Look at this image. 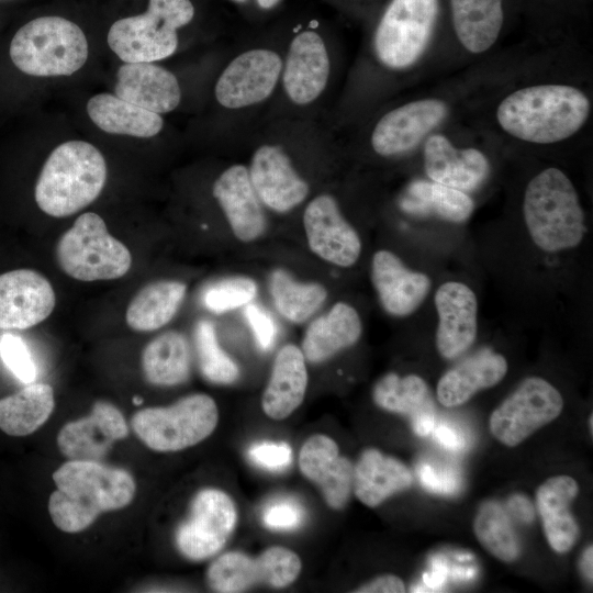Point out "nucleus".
<instances>
[{
	"mask_svg": "<svg viewBox=\"0 0 593 593\" xmlns=\"http://www.w3.org/2000/svg\"><path fill=\"white\" fill-rule=\"evenodd\" d=\"M325 121L300 118L265 120L244 148L251 184L267 211L288 214L316 193L310 163H325L339 149Z\"/></svg>",
	"mask_w": 593,
	"mask_h": 593,
	"instance_id": "f257e3e1",
	"label": "nucleus"
},
{
	"mask_svg": "<svg viewBox=\"0 0 593 593\" xmlns=\"http://www.w3.org/2000/svg\"><path fill=\"white\" fill-rule=\"evenodd\" d=\"M286 33L235 46L223 58L212 83L217 136L233 148L245 147L266 120L276 98Z\"/></svg>",
	"mask_w": 593,
	"mask_h": 593,
	"instance_id": "f03ea898",
	"label": "nucleus"
},
{
	"mask_svg": "<svg viewBox=\"0 0 593 593\" xmlns=\"http://www.w3.org/2000/svg\"><path fill=\"white\" fill-rule=\"evenodd\" d=\"M342 47L317 21L286 32L278 91L267 114L272 118L327 120L339 96Z\"/></svg>",
	"mask_w": 593,
	"mask_h": 593,
	"instance_id": "7ed1b4c3",
	"label": "nucleus"
},
{
	"mask_svg": "<svg viewBox=\"0 0 593 593\" xmlns=\"http://www.w3.org/2000/svg\"><path fill=\"white\" fill-rule=\"evenodd\" d=\"M591 101L581 89L563 83L519 88L499 103L500 127L510 136L533 144H553L577 134L586 123Z\"/></svg>",
	"mask_w": 593,
	"mask_h": 593,
	"instance_id": "20e7f679",
	"label": "nucleus"
},
{
	"mask_svg": "<svg viewBox=\"0 0 593 593\" xmlns=\"http://www.w3.org/2000/svg\"><path fill=\"white\" fill-rule=\"evenodd\" d=\"M56 490L48 500L55 526L65 533L88 528L104 512L125 507L135 494L133 477L97 461L68 460L53 474Z\"/></svg>",
	"mask_w": 593,
	"mask_h": 593,
	"instance_id": "39448f33",
	"label": "nucleus"
},
{
	"mask_svg": "<svg viewBox=\"0 0 593 593\" xmlns=\"http://www.w3.org/2000/svg\"><path fill=\"white\" fill-rule=\"evenodd\" d=\"M101 152L85 141H68L49 154L35 184V202L53 217L72 215L91 204L107 181Z\"/></svg>",
	"mask_w": 593,
	"mask_h": 593,
	"instance_id": "423d86ee",
	"label": "nucleus"
},
{
	"mask_svg": "<svg viewBox=\"0 0 593 593\" xmlns=\"http://www.w3.org/2000/svg\"><path fill=\"white\" fill-rule=\"evenodd\" d=\"M523 213L534 244L553 253L578 246L584 236V212L578 192L560 169L537 174L524 193Z\"/></svg>",
	"mask_w": 593,
	"mask_h": 593,
	"instance_id": "0eeeda50",
	"label": "nucleus"
},
{
	"mask_svg": "<svg viewBox=\"0 0 593 593\" xmlns=\"http://www.w3.org/2000/svg\"><path fill=\"white\" fill-rule=\"evenodd\" d=\"M10 58L22 72L35 77L70 76L87 61L88 41L72 21L47 15L18 30L10 43Z\"/></svg>",
	"mask_w": 593,
	"mask_h": 593,
	"instance_id": "6e6552de",
	"label": "nucleus"
},
{
	"mask_svg": "<svg viewBox=\"0 0 593 593\" xmlns=\"http://www.w3.org/2000/svg\"><path fill=\"white\" fill-rule=\"evenodd\" d=\"M195 15L191 0H148L144 13L115 21L108 44L124 63H156L174 56L180 46L179 31Z\"/></svg>",
	"mask_w": 593,
	"mask_h": 593,
	"instance_id": "1a4fd4ad",
	"label": "nucleus"
},
{
	"mask_svg": "<svg viewBox=\"0 0 593 593\" xmlns=\"http://www.w3.org/2000/svg\"><path fill=\"white\" fill-rule=\"evenodd\" d=\"M55 255L66 275L86 282L119 279L132 266L128 248L108 232L103 219L93 212L77 217L58 239Z\"/></svg>",
	"mask_w": 593,
	"mask_h": 593,
	"instance_id": "9d476101",
	"label": "nucleus"
},
{
	"mask_svg": "<svg viewBox=\"0 0 593 593\" xmlns=\"http://www.w3.org/2000/svg\"><path fill=\"white\" fill-rule=\"evenodd\" d=\"M217 421L215 401L206 394L197 393L167 407H147L136 412L132 426L150 449L178 451L209 437Z\"/></svg>",
	"mask_w": 593,
	"mask_h": 593,
	"instance_id": "9b49d317",
	"label": "nucleus"
},
{
	"mask_svg": "<svg viewBox=\"0 0 593 593\" xmlns=\"http://www.w3.org/2000/svg\"><path fill=\"white\" fill-rule=\"evenodd\" d=\"M448 113L449 107L441 99L412 100L374 114L363 123L357 138H362L366 148L379 158H398L425 141Z\"/></svg>",
	"mask_w": 593,
	"mask_h": 593,
	"instance_id": "f8f14e48",
	"label": "nucleus"
},
{
	"mask_svg": "<svg viewBox=\"0 0 593 593\" xmlns=\"http://www.w3.org/2000/svg\"><path fill=\"white\" fill-rule=\"evenodd\" d=\"M563 409L561 393L547 380L529 377L491 413V434L503 445L515 447L556 419Z\"/></svg>",
	"mask_w": 593,
	"mask_h": 593,
	"instance_id": "ddd939ff",
	"label": "nucleus"
},
{
	"mask_svg": "<svg viewBox=\"0 0 593 593\" xmlns=\"http://www.w3.org/2000/svg\"><path fill=\"white\" fill-rule=\"evenodd\" d=\"M300 557L292 550L273 546L257 558L232 551L220 556L208 569L209 586L215 592H243L256 584L284 588L301 572Z\"/></svg>",
	"mask_w": 593,
	"mask_h": 593,
	"instance_id": "4468645a",
	"label": "nucleus"
},
{
	"mask_svg": "<svg viewBox=\"0 0 593 593\" xmlns=\"http://www.w3.org/2000/svg\"><path fill=\"white\" fill-rule=\"evenodd\" d=\"M303 206L302 223L311 251L338 267L355 265L361 253V240L345 217L338 197L321 190Z\"/></svg>",
	"mask_w": 593,
	"mask_h": 593,
	"instance_id": "2eb2a0df",
	"label": "nucleus"
},
{
	"mask_svg": "<svg viewBox=\"0 0 593 593\" xmlns=\"http://www.w3.org/2000/svg\"><path fill=\"white\" fill-rule=\"evenodd\" d=\"M236 521V507L230 495L217 489H204L197 493L189 516L177 528V548L193 561L210 558L224 547Z\"/></svg>",
	"mask_w": 593,
	"mask_h": 593,
	"instance_id": "dca6fc26",
	"label": "nucleus"
},
{
	"mask_svg": "<svg viewBox=\"0 0 593 593\" xmlns=\"http://www.w3.org/2000/svg\"><path fill=\"white\" fill-rule=\"evenodd\" d=\"M211 194L239 242L261 237L267 228V210L251 184L246 164L233 163L223 168L212 182Z\"/></svg>",
	"mask_w": 593,
	"mask_h": 593,
	"instance_id": "f3484780",
	"label": "nucleus"
},
{
	"mask_svg": "<svg viewBox=\"0 0 593 593\" xmlns=\"http://www.w3.org/2000/svg\"><path fill=\"white\" fill-rule=\"evenodd\" d=\"M56 294L51 282L33 269L0 275V329H26L54 311Z\"/></svg>",
	"mask_w": 593,
	"mask_h": 593,
	"instance_id": "a211bd4d",
	"label": "nucleus"
},
{
	"mask_svg": "<svg viewBox=\"0 0 593 593\" xmlns=\"http://www.w3.org/2000/svg\"><path fill=\"white\" fill-rule=\"evenodd\" d=\"M127 434L128 428L120 410L111 403L98 401L89 416L64 425L58 433L57 445L69 460L100 462L113 443Z\"/></svg>",
	"mask_w": 593,
	"mask_h": 593,
	"instance_id": "6ab92c4d",
	"label": "nucleus"
},
{
	"mask_svg": "<svg viewBox=\"0 0 593 593\" xmlns=\"http://www.w3.org/2000/svg\"><path fill=\"white\" fill-rule=\"evenodd\" d=\"M423 160L429 180L463 192L479 188L490 172L484 153L474 147H456L439 133L425 138Z\"/></svg>",
	"mask_w": 593,
	"mask_h": 593,
	"instance_id": "aec40b11",
	"label": "nucleus"
},
{
	"mask_svg": "<svg viewBox=\"0 0 593 593\" xmlns=\"http://www.w3.org/2000/svg\"><path fill=\"white\" fill-rule=\"evenodd\" d=\"M434 300L438 313L437 350L446 359L456 358L477 337V296L468 286L448 281L437 289Z\"/></svg>",
	"mask_w": 593,
	"mask_h": 593,
	"instance_id": "412c9836",
	"label": "nucleus"
},
{
	"mask_svg": "<svg viewBox=\"0 0 593 593\" xmlns=\"http://www.w3.org/2000/svg\"><path fill=\"white\" fill-rule=\"evenodd\" d=\"M114 92L160 115L178 109L183 97L177 75L156 63H124L118 70Z\"/></svg>",
	"mask_w": 593,
	"mask_h": 593,
	"instance_id": "4be33fe9",
	"label": "nucleus"
},
{
	"mask_svg": "<svg viewBox=\"0 0 593 593\" xmlns=\"http://www.w3.org/2000/svg\"><path fill=\"white\" fill-rule=\"evenodd\" d=\"M299 467L321 489L329 507L342 510L347 504L353 491L354 466L339 455L334 439L322 434L307 438L299 454Z\"/></svg>",
	"mask_w": 593,
	"mask_h": 593,
	"instance_id": "5701e85b",
	"label": "nucleus"
},
{
	"mask_svg": "<svg viewBox=\"0 0 593 593\" xmlns=\"http://www.w3.org/2000/svg\"><path fill=\"white\" fill-rule=\"evenodd\" d=\"M371 281L387 313L402 317L413 313L424 301L430 279L409 269L392 251L381 249L371 260Z\"/></svg>",
	"mask_w": 593,
	"mask_h": 593,
	"instance_id": "b1692460",
	"label": "nucleus"
},
{
	"mask_svg": "<svg viewBox=\"0 0 593 593\" xmlns=\"http://www.w3.org/2000/svg\"><path fill=\"white\" fill-rule=\"evenodd\" d=\"M578 494V482L566 474L547 479L536 491L544 534L551 549L558 553L570 551L579 539L580 527L570 511Z\"/></svg>",
	"mask_w": 593,
	"mask_h": 593,
	"instance_id": "393cba45",
	"label": "nucleus"
},
{
	"mask_svg": "<svg viewBox=\"0 0 593 593\" xmlns=\"http://www.w3.org/2000/svg\"><path fill=\"white\" fill-rule=\"evenodd\" d=\"M307 388V370L302 350L284 345L276 355L270 379L262 393L261 405L267 416L284 419L303 402Z\"/></svg>",
	"mask_w": 593,
	"mask_h": 593,
	"instance_id": "a878e982",
	"label": "nucleus"
},
{
	"mask_svg": "<svg viewBox=\"0 0 593 593\" xmlns=\"http://www.w3.org/2000/svg\"><path fill=\"white\" fill-rule=\"evenodd\" d=\"M361 333L362 324L356 309L346 302H337L326 314L310 323L301 350L307 361L320 363L355 345Z\"/></svg>",
	"mask_w": 593,
	"mask_h": 593,
	"instance_id": "bb28decb",
	"label": "nucleus"
},
{
	"mask_svg": "<svg viewBox=\"0 0 593 593\" xmlns=\"http://www.w3.org/2000/svg\"><path fill=\"white\" fill-rule=\"evenodd\" d=\"M507 372L506 359L491 350H481L448 370L437 383V398L446 407L468 402L478 391L497 384Z\"/></svg>",
	"mask_w": 593,
	"mask_h": 593,
	"instance_id": "cd10ccee",
	"label": "nucleus"
},
{
	"mask_svg": "<svg viewBox=\"0 0 593 593\" xmlns=\"http://www.w3.org/2000/svg\"><path fill=\"white\" fill-rule=\"evenodd\" d=\"M413 478L400 460L369 448L354 466L353 491L368 507H377L389 496L407 489Z\"/></svg>",
	"mask_w": 593,
	"mask_h": 593,
	"instance_id": "c85d7f7f",
	"label": "nucleus"
},
{
	"mask_svg": "<svg viewBox=\"0 0 593 593\" xmlns=\"http://www.w3.org/2000/svg\"><path fill=\"white\" fill-rule=\"evenodd\" d=\"M400 209L411 215L462 223L473 212L474 203L467 192L441 183L416 179L407 184L398 200Z\"/></svg>",
	"mask_w": 593,
	"mask_h": 593,
	"instance_id": "c756f323",
	"label": "nucleus"
},
{
	"mask_svg": "<svg viewBox=\"0 0 593 593\" xmlns=\"http://www.w3.org/2000/svg\"><path fill=\"white\" fill-rule=\"evenodd\" d=\"M87 113L100 130L110 134L150 138L158 135L165 125L160 114L110 93L90 98Z\"/></svg>",
	"mask_w": 593,
	"mask_h": 593,
	"instance_id": "7c9ffc66",
	"label": "nucleus"
},
{
	"mask_svg": "<svg viewBox=\"0 0 593 593\" xmlns=\"http://www.w3.org/2000/svg\"><path fill=\"white\" fill-rule=\"evenodd\" d=\"M452 26L460 44L471 54L491 48L503 25V0H450Z\"/></svg>",
	"mask_w": 593,
	"mask_h": 593,
	"instance_id": "2f4dec72",
	"label": "nucleus"
},
{
	"mask_svg": "<svg viewBox=\"0 0 593 593\" xmlns=\"http://www.w3.org/2000/svg\"><path fill=\"white\" fill-rule=\"evenodd\" d=\"M186 292L187 286L177 280H158L146 284L128 303L126 324L137 332L161 328L174 318Z\"/></svg>",
	"mask_w": 593,
	"mask_h": 593,
	"instance_id": "473e14b6",
	"label": "nucleus"
},
{
	"mask_svg": "<svg viewBox=\"0 0 593 593\" xmlns=\"http://www.w3.org/2000/svg\"><path fill=\"white\" fill-rule=\"evenodd\" d=\"M191 356L187 338L177 331L155 337L144 348L142 368L146 380L155 385L183 383L190 374Z\"/></svg>",
	"mask_w": 593,
	"mask_h": 593,
	"instance_id": "72a5a7b5",
	"label": "nucleus"
},
{
	"mask_svg": "<svg viewBox=\"0 0 593 593\" xmlns=\"http://www.w3.org/2000/svg\"><path fill=\"white\" fill-rule=\"evenodd\" d=\"M54 405V390L49 384L30 383L0 399V429L15 437L30 435L48 419Z\"/></svg>",
	"mask_w": 593,
	"mask_h": 593,
	"instance_id": "f704fd0d",
	"label": "nucleus"
},
{
	"mask_svg": "<svg viewBox=\"0 0 593 593\" xmlns=\"http://www.w3.org/2000/svg\"><path fill=\"white\" fill-rule=\"evenodd\" d=\"M269 291L279 314L293 324L306 322L327 298L322 283L298 281L281 268L271 272Z\"/></svg>",
	"mask_w": 593,
	"mask_h": 593,
	"instance_id": "c9c22d12",
	"label": "nucleus"
},
{
	"mask_svg": "<svg viewBox=\"0 0 593 593\" xmlns=\"http://www.w3.org/2000/svg\"><path fill=\"white\" fill-rule=\"evenodd\" d=\"M473 532L481 546L504 562L521 556V542L506 511L496 502H485L477 512Z\"/></svg>",
	"mask_w": 593,
	"mask_h": 593,
	"instance_id": "e433bc0d",
	"label": "nucleus"
},
{
	"mask_svg": "<svg viewBox=\"0 0 593 593\" xmlns=\"http://www.w3.org/2000/svg\"><path fill=\"white\" fill-rule=\"evenodd\" d=\"M372 396L379 407L410 418L433 403L426 382L416 374L388 373L376 383Z\"/></svg>",
	"mask_w": 593,
	"mask_h": 593,
	"instance_id": "4c0bfd02",
	"label": "nucleus"
},
{
	"mask_svg": "<svg viewBox=\"0 0 593 593\" xmlns=\"http://www.w3.org/2000/svg\"><path fill=\"white\" fill-rule=\"evenodd\" d=\"M194 344L202 376L216 384L233 383L239 376L236 362L219 344L214 325L206 320L197 323Z\"/></svg>",
	"mask_w": 593,
	"mask_h": 593,
	"instance_id": "58836bf2",
	"label": "nucleus"
},
{
	"mask_svg": "<svg viewBox=\"0 0 593 593\" xmlns=\"http://www.w3.org/2000/svg\"><path fill=\"white\" fill-rule=\"evenodd\" d=\"M257 294L256 281L247 276H233L209 286L203 293L205 307L224 313L247 305Z\"/></svg>",
	"mask_w": 593,
	"mask_h": 593,
	"instance_id": "ea45409f",
	"label": "nucleus"
},
{
	"mask_svg": "<svg viewBox=\"0 0 593 593\" xmlns=\"http://www.w3.org/2000/svg\"><path fill=\"white\" fill-rule=\"evenodd\" d=\"M0 358L21 382L30 384L36 379V365L26 344L20 336L8 333L0 337Z\"/></svg>",
	"mask_w": 593,
	"mask_h": 593,
	"instance_id": "a19ab883",
	"label": "nucleus"
},
{
	"mask_svg": "<svg viewBox=\"0 0 593 593\" xmlns=\"http://www.w3.org/2000/svg\"><path fill=\"white\" fill-rule=\"evenodd\" d=\"M304 519V510L295 500L284 497L271 501L262 512L264 524L271 529L291 530Z\"/></svg>",
	"mask_w": 593,
	"mask_h": 593,
	"instance_id": "79ce46f5",
	"label": "nucleus"
},
{
	"mask_svg": "<svg viewBox=\"0 0 593 593\" xmlns=\"http://www.w3.org/2000/svg\"><path fill=\"white\" fill-rule=\"evenodd\" d=\"M251 461L270 471H281L290 466L292 450L284 441H261L254 444L248 451Z\"/></svg>",
	"mask_w": 593,
	"mask_h": 593,
	"instance_id": "37998d69",
	"label": "nucleus"
},
{
	"mask_svg": "<svg viewBox=\"0 0 593 593\" xmlns=\"http://www.w3.org/2000/svg\"><path fill=\"white\" fill-rule=\"evenodd\" d=\"M245 316L250 328L254 332L255 338L262 350H268L272 347L276 339V325L271 316L256 304H247Z\"/></svg>",
	"mask_w": 593,
	"mask_h": 593,
	"instance_id": "c03bdc74",
	"label": "nucleus"
},
{
	"mask_svg": "<svg viewBox=\"0 0 593 593\" xmlns=\"http://www.w3.org/2000/svg\"><path fill=\"white\" fill-rule=\"evenodd\" d=\"M423 484L430 491L437 493H451L456 491L458 482L454 474L436 470L428 465H424L419 471Z\"/></svg>",
	"mask_w": 593,
	"mask_h": 593,
	"instance_id": "a18cd8bd",
	"label": "nucleus"
},
{
	"mask_svg": "<svg viewBox=\"0 0 593 593\" xmlns=\"http://www.w3.org/2000/svg\"><path fill=\"white\" fill-rule=\"evenodd\" d=\"M355 592L358 593H402L405 592L404 582L396 575L383 574L362 584Z\"/></svg>",
	"mask_w": 593,
	"mask_h": 593,
	"instance_id": "49530a36",
	"label": "nucleus"
},
{
	"mask_svg": "<svg viewBox=\"0 0 593 593\" xmlns=\"http://www.w3.org/2000/svg\"><path fill=\"white\" fill-rule=\"evenodd\" d=\"M434 405L430 403L411 417L413 430L419 436L427 435L434 427Z\"/></svg>",
	"mask_w": 593,
	"mask_h": 593,
	"instance_id": "de8ad7c7",
	"label": "nucleus"
},
{
	"mask_svg": "<svg viewBox=\"0 0 593 593\" xmlns=\"http://www.w3.org/2000/svg\"><path fill=\"white\" fill-rule=\"evenodd\" d=\"M511 511L524 522L533 519L534 511L528 500L516 495L510 501Z\"/></svg>",
	"mask_w": 593,
	"mask_h": 593,
	"instance_id": "09e8293b",
	"label": "nucleus"
},
{
	"mask_svg": "<svg viewBox=\"0 0 593 593\" xmlns=\"http://www.w3.org/2000/svg\"><path fill=\"white\" fill-rule=\"evenodd\" d=\"M436 436L448 448L456 449L463 446V441L459 435L447 426H439L436 430Z\"/></svg>",
	"mask_w": 593,
	"mask_h": 593,
	"instance_id": "8fccbe9b",
	"label": "nucleus"
},
{
	"mask_svg": "<svg viewBox=\"0 0 593 593\" xmlns=\"http://www.w3.org/2000/svg\"><path fill=\"white\" fill-rule=\"evenodd\" d=\"M593 547H588L581 558V570L585 579L590 582L593 580Z\"/></svg>",
	"mask_w": 593,
	"mask_h": 593,
	"instance_id": "3c124183",
	"label": "nucleus"
},
{
	"mask_svg": "<svg viewBox=\"0 0 593 593\" xmlns=\"http://www.w3.org/2000/svg\"><path fill=\"white\" fill-rule=\"evenodd\" d=\"M282 0H253L254 4L261 11V12H270L273 9H276Z\"/></svg>",
	"mask_w": 593,
	"mask_h": 593,
	"instance_id": "603ef678",
	"label": "nucleus"
},
{
	"mask_svg": "<svg viewBox=\"0 0 593 593\" xmlns=\"http://www.w3.org/2000/svg\"><path fill=\"white\" fill-rule=\"evenodd\" d=\"M236 4H242V5H246V4H249L250 2H253V0H230Z\"/></svg>",
	"mask_w": 593,
	"mask_h": 593,
	"instance_id": "864d4df0",
	"label": "nucleus"
},
{
	"mask_svg": "<svg viewBox=\"0 0 593 593\" xmlns=\"http://www.w3.org/2000/svg\"><path fill=\"white\" fill-rule=\"evenodd\" d=\"M142 402H143V399L139 398L138 395H135V396L133 398V403H134L135 405L142 404Z\"/></svg>",
	"mask_w": 593,
	"mask_h": 593,
	"instance_id": "5fc2aeb1",
	"label": "nucleus"
},
{
	"mask_svg": "<svg viewBox=\"0 0 593 593\" xmlns=\"http://www.w3.org/2000/svg\"><path fill=\"white\" fill-rule=\"evenodd\" d=\"M589 422H590V430H591V433H592V429H593V427H592V425H593V423H592V422H593V421H592V415L590 416V421H589Z\"/></svg>",
	"mask_w": 593,
	"mask_h": 593,
	"instance_id": "6e6d98bb",
	"label": "nucleus"
},
{
	"mask_svg": "<svg viewBox=\"0 0 593 593\" xmlns=\"http://www.w3.org/2000/svg\"><path fill=\"white\" fill-rule=\"evenodd\" d=\"M0 1H7V0H0Z\"/></svg>",
	"mask_w": 593,
	"mask_h": 593,
	"instance_id": "4d7b16f0",
	"label": "nucleus"
}]
</instances>
